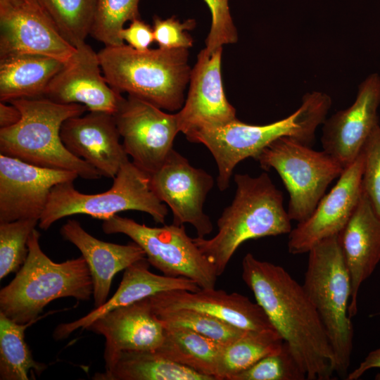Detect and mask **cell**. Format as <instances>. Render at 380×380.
Segmentation results:
<instances>
[{
	"label": "cell",
	"instance_id": "6da1fadb",
	"mask_svg": "<svg viewBox=\"0 0 380 380\" xmlns=\"http://www.w3.org/2000/svg\"><path fill=\"white\" fill-rule=\"evenodd\" d=\"M241 276L305 370L307 379H331L335 372L334 353L303 285L281 266L258 260L250 253L243 258Z\"/></svg>",
	"mask_w": 380,
	"mask_h": 380
},
{
	"label": "cell",
	"instance_id": "7a4b0ae2",
	"mask_svg": "<svg viewBox=\"0 0 380 380\" xmlns=\"http://www.w3.org/2000/svg\"><path fill=\"white\" fill-rule=\"evenodd\" d=\"M234 182L235 195L217 221V233L211 239L194 238L201 252L215 267L218 277L243 243L289 234L292 229L283 193L268 174L262 172L258 177L235 174Z\"/></svg>",
	"mask_w": 380,
	"mask_h": 380
},
{
	"label": "cell",
	"instance_id": "3957f363",
	"mask_svg": "<svg viewBox=\"0 0 380 380\" xmlns=\"http://www.w3.org/2000/svg\"><path fill=\"white\" fill-rule=\"evenodd\" d=\"M332 104L331 98L322 91L306 93L300 107L288 117L263 125H249L236 119L215 129L202 130L186 138L204 145L213 155L217 167L220 191L229 186L236 166L248 158H255L265 147L281 137H289L311 146L317 129L322 125Z\"/></svg>",
	"mask_w": 380,
	"mask_h": 380
},
{
	"label": "cell",
	"instance_id": "277c9868",
	"mask_svg": "<svg viewBox=\"0 0 380 380\" xmlns=\"http://www.w3.org/2000/svg\"><path fill=\"white\" fill-rule=\"evenodd\" d=\"M186 49L137 51L125 44L98 53L103 74L119 93L127 92L168 110H180L191 68Z\"/></svg>",
	"mask_w": 380,
	"mask_h": 380
},
{
	"label": "cell",
	"instance_id": "5b68a950",
	"mask_svg": "<svg viewBox=\"0 0 380 380\" xmlns=\"http://www.w3.org/2000/svg\"><path fill=\"white\" fill-rule=\"evenodd\" d=\"M8 103L21 113L15 125L0 129V153L37 166L74 172L84 179L101 175L84 160L72 154L61 138V128L68 118L87 109L80 103H59L45 96L18 99Z\"/></svg>",
	"mask_w": 380,
	"mask_h": 380
},
{
	"label": "cell",
	"instance_id": "8992f818",
	"mask_svg": "<svg viewBox=\"0 0 380 380\" xmlns=\"http://www.w3.org/2000/svg\"><path fill=\"white\" fill-rule=\"evenodd\" d=\"M40 234L34 229L28 240L27 258L14 279L0 291V312L13 321L36 322L52 300L72 297L89 300L93 282L85 259L52 261L41 249Z\"/></svg>",
	"mask_w": 380,
	"mask_h": 380
},
{
	"label": "cell",
	"instance_id": "52a82bcc",
	"mask_svg": "<svg viewBox=\"0 0 380 380\" xmlns=\"http://www.w3.org/2000/svg\"><path fill=\"white\" fill-rule=\"evenodd\" d=\"M303 286L326 330L335 360V372L346 379L354 330L348 307L351 283L338 234L327 238L308 251Z\"/></svg>",
	"mask_w": 380,
	"mask_h": 380
},
{
	"label": "cell",
	"instance_id": "ba28073f",
	"mask_svg": "<svg viewBox=\"0 0 380 380\" xmlns=\"http://www.w3.org/2000/svg\"><path fill=\"white\" fill-rule=\"evenodd\" d=\"M125 210L146 213L160 224L165 223L168 215L167 206L152 190L150 175L129 158L122 163L112 186L105 192L85 194L75 189L73 182L53 186L39 227L47 230L56 221L78 214L106 220Z\"/></svg>",
	"mask_w": 380,
	"mask_h": 380
},
{
	"label": "cell",
	"instance_id": "9c48e42d",
	"mask_svg": "<svg viewBox=\"0 0 380 380\" xmlns=\"http://www.w3.org/2000/svg\"><path fill=\"white\" fill-rule=\"evenodd\" d=\"M254 159L263 170L274 169L280 176L289 194V216L298 223L311 215L329 185L344 170L324 151L286 137L270 143Z\"/></svg>",
	"mask_w": 380,
	"mask_h": 380
},
{
	"label": "cell",
	"instance_id": "30bf717a",
	"mask_svg": "<svg viewBox=\"0 0 380 380\" xmlns=\"http://www.w3.org/2000/svg\"><path fill=\"white\" fill-rule=\"evenodd\" d=\"M102 229L106 234L129 236L144 250L150 265L164 275L190 279L202 289L215 288V267L187 235L184 225L151 227L115 215L103 220Z\"/></svg>",
	"mask_w": 380,
	"mask_h": 380
},
{
	"label": "cell",
	"instance_id": "8fae6325",
	"mask_svg": "<svg viewBox=\"0 0 380 380\" xmlns=\"http://www.w3.org/2000/svg\"><path fill=\"white\" fill-rule=\"evenodd\" d=\"M123 147L132 163L149 175L165 163L177 134V114L128 95L113 114Z\"/></svg>",
	"mask_w": 380,
	"mask_h": 380
},
{
	"label": "cell",
	"instance_id": "7c38bea8",
	"mask_svg": "<svg viewBox=\"0 0 380 380\" xmlns=\"http://www.w3.org/2000/svg\"><path fill=\"white\" fill-rule=\"evenodd\" d=\"M152 190L170 208L172 223L191 224L197 236L205 237L213 230L203 204L214 185L213 177L192 166L179 152L172 149L163 165L150 175Z\"/></svg>",
	"mask_w": 380,
	"mask_h": 380
},
{
	"label": "cell",
	"instance_id": "4fadbf2b",
	"mask_svg": "<svg viewBox=\"0 0 380 380\" xmlns=\"http://www.w3.org/2000/svg\"><path fill=\"white\" fill-rule=\"evenodd\" d=\"M77 177L74 172L42 167L0 153V223L39 220L52 188Z\"/></svg>",
	"mask_w": 380,
	"mask_h": 380
},
{
	"label": "cell",
	"instance_id": "5bb4252c",
	"mask_svg": "<svg viewBox=\"0 0 380 380\" xmlns=\"http://www.w3.org/2000/svg\"><path fill=\"white\" fill-rule=\"evenodd\" d=\"M222 48L211 53L205 48L202 49L191 69L186 98L176 113L179 132L186 138L237 119L236 110L227 101L222 84Z\"/></svg>",
	"mask_w": 380,
	"mask_h": 380
},
{
	"label": "cell",
	"instance_id": "9a60e30c",
	"mask_svg": "<svg viewBox=\"0 0 380 380\" xmlns=\"http://www.w3.org/2000/svg\"><path fill=\"white\" fill-rule=\"evenodd\" d=\"M362 151L344 168L331 190L319 201L311 215L289 234L291 254L308 251L321 241L340 234L355 210L362 194Z\"/></svg>",
	"mask_w": 380,
	"mask_h": 380
},
{
	"label": "cell",
	"instance_id": "2e32d148",
	"mask_svg": "<svg viewBox=\"0 0 380 380\" xmlns=\"http://www.w3.org/2000/svg\"><path fill=\"white\" fill-rule=\"evenodd\" d=\"M380 75H369L359 85L353 103L324 121L321 143L323 151L346 168L362 153L374 130L379 125Z\"/></svg>",
	"mask_w": 380,
	"mask_h": 380
},
{
	"label": "cell",
	"instance_id": "e0dca14e",
	"mask_svg": "<svg viewBox=\"0 0 380 380\" xmlns=\"http://www.w3.org/2000/svg\"><path fill=\"white\" fill-rule=\"evenodd\" d=\"M75 49L46 11L28 0H0V56L32 53L65 63Z\"/></svg>",
	"mask_w": 380,
	"mask_h": 380
},
{
	"label": "cell",
	"instance_id": "ac0fdd59",
	"mask_svg": "<svg viewBox=\"0 0 380 380\" xmlns=\"http://www.w3.org/2000/svg\"><path fill=\"white\" fill-rule=\"evenodd\" d=\"M102 73L98 53L84 43L64 63L44 96L59 103H80L90 112L113 115L124 97L108 84Z\"/></svg>",
	"mask_w": 380,
	"mask_h": 380
},
{
	"label": "cell",
	"instance_id": "d6986e66",
	"mask_svg": "<svg viewBox=\"0 0 380 380\" xmlns=\"http://www.w3.org/2000/svg\"><path fill=\"white\" fill-rule=\"evenodd\" d=\"M113 115L90 112L66 120L61 138L74 156L94 167L101 176L113 179L128 158Z\"/></svg>",
	"mask_w": 380,
	"mask_h": 380
},
{
	"label": "cell",
	"instance_id": "ffe728a7",
	"mask_svg": "<svg viewBox=\"0 0 380 380\" xmlns=\"http://www.w3.org/2000/svg\"><path fill=\"white\" fill-rule=\"evenodd\" d=\"M155 310L190 309L207 313L246 331H276L261 306L248 297L223 290H171L149 297Z\"/></svg>",
	"mask_w": 380,
	"mask_h": 380
},
{
	"label": "cell",
	"instance_id": "44dd1931",
	"mask_svg": "<svg viewBox=\"0 0 380 380\" xmlns=\"http://www.w3.org/2000/svg\"><path fill=\"white\" fill-rule=\"evenodd\" d=\"M86 329L105 337L104 358L120 351L155 350L165 337V327L155 315L149 298L113 310Z\"/></svg>",
	"mask_w": 380,
	"mask_h": 380
},
{
	"label": "cell",
	"instance_id": "7402d4cb",
	"mask_svg": "<svg viewBox=\"0 0 380 380\" xmlns=\"http://www.w3.org/2000/svg\"><path fill=\"white\" fill-rule=\"evenodd\" d=\"M338 237L350 278L348 314L352 318L357 312L360 288L380 261V217L363 189L355 210Z\"/></svg>",
	"mask_w": 380,
	"mask_h": 380
},
{
	"label": "cell",
	"instance_id": "603a6c76",
	"mask_svg": "<svg viewBox=\"0 0 380 380\" xmlns=\"http://www.w3.org/2000/svg\"><path fill=\"white\" fill-rule=\"evenodd\" d=\"M61 236L81 252L89 267L93 282L96 308L108 300L114 276L134 262L146 258L135 242L127 245L97 239L87 232L75 220H68L61 228Z\"/></svg>",
	"mask_w": 380,
	"mask_h": 380
},
{
	"label": "cell",
	"instance_id": "cb8c5ba5",
	"mask_svg": "<svg viewBox=\"0 0 380 380\" xmlns=\"http://www.w3.org/2000/svg\"><path fill=\"white\" fill-rule=\"evenodd\" d=\"M149 265L145 258L127 267L118 290L110 298L79 319L58 325L53 332L54 338H66L78 329H86L96 319L113 310L158 293L177 289L190 291L200 289L198 285L190 279L154 274L149 270Z\"/></svg>",
	"mask_w": 380,
	"mask_h": 380
},
{
	"label": "cell",
	"instance_id": "d4e9b609",
	"mask_svg": "<svg viewBox=\"0 0 380 380\" xmlns=\"http://www.w3.org/2000/svg\"><path fill=\"white\" fill-rule=\"evenodd\" d=\"M64 63L56 58L32 53L0 56V101L44 96L53 77Z\"/></svg>",
	"mask_w": 380,
	"mask_h": 380
},
{
	"label": "cell",
	"instance_id": "484cf974",
	"mask_svg": "<svg viewBox=\"0 0 380 380\" xmlns=\"http://www.w3.org/2000/svg\"><path fill=\"white\" fill-rule=\"evenodd\" d=\"M105 372L96 380H214L175 362L156 350L120 351L104 358Z\"/></svg>",
	"mask_w": 380,
	"mask_h": 380
},
{
	"label": "cell",
	"instance_id": "4316f807",
	"mask_svg": "<svg viewBox=\"0 0 380 380\" xmlns=\"http://www.w3.org/2000/svg\"><path fill=\"white\" fill-rule=\"evenodd\" d=\"M165 327V337L156 350L162 356L217 380L224 346L184 327Z\"/></svg>",
	"mask_w": 380,
	"mask_h": 380
},
{
	"label": "cell",
	"instance_id": "83f0119b",
	"mask_svg": "<svg viewBox=\"0 0 380 380\" xmlns=\"http://www.w3.org/2000/svg\"><path fill=\"white\" fill-rule=\"evenodd\" d=\"M284 340L277 331H246L224 346L218 363L217 380H232L262 357L280 350Z\"/></svg>",
	"mask_w": 380,
	"mask_h": 380
},
{
	"label": "cell",
	"instance_id": "f1b7e54d",
	"mask_svg": "<svg viewBox=\"0 0 380 380\" xmlns=\"http://www.w3.org/2000/svg\"><path fill=\"white\" fill-rule=\"evenodd\" d=\"M34 322L20 324L0 312L1 380H28L30 371L39 375L47 368L35 361L25 341V330Z\"/></svg>",
	"mask_w": 380,
	"mask_h": 380
},
{
	"label": "cell",
	"instance_id": "f546056e",
	"mask_svg": "<svg viewBox=\"0 0 380 380\" xmlns=\"http://www.w3.org/2000/svg\"><path fill=\"white\" fill-rule=\"evenodd\" d=\"M98 0H43V5L61 37L75 48L91 34Z\"/></svg>",
	"mask_w": 380,
	"mask_h": 380
},
{
	"label": "cell",
	"instance_id": "4dcf8cb0",
	"mask_svg": "<svg viewBox=\"0 0 380 380\" xmlns=\"http://www.w3.org/2000/svg\"><path fill=\"white\" fill-rule=\"evenodd\" d=\"M153 311L163 326L189 329L222 346L234 342L246 331L219 318L197 310L179 308L153 309Z\"/></svg>",
	"mask_w": 380,
	"mask_h": 380
},
{
	"label": "cell",
	"instance_id": "1f68e13d",
	"mask_svg": "<svg viewBox=\"0 0 380 380\" xmlns=\"http://www.w3.org/2000/svg\"><path fill=\"white\" fill-rule=\"evenodd\" d=\"M141 0H98L91 35L105 46H120V37L125 23L140 19Z\"/></svg>",
	"mask_w": 380,
	"mask_h": 380
},
{
	"label": "cell",
	"instance_id": "d6a6232c",
	"mask_svg": "<svg viewBox=\"0 0 380 380\" xmlns=\"http://www.w3.org/2000/svg\"><path fill=\"white\" fill-rule=\"evenodd\" d=\"M39 220L25 219L0 223V279L17 272L28 253V240Z\"/></svg>",
	"mask_w": 380,
	"mask_h": 380
},
{
	"label": "cell",
	"instance_id": "836d02e7",
	"mask_svg": "<svg viewBox=\"0 0 380 380\" xmlns=\"http://www.w3.org/2000/svg\"><path fill=\"white\" fill-rule=\"evenodd\" d=\"M306 373L284 342L281 349L236 374L232 380H304Z\"/></svg>",
	"mask_w": 380,
	"mask_h": 380
},
{
	"label": "cell",
	"instance_id": "e575fe53",
	"mask_svg": "<svg viewBox=\"0 0 380 380\" xmlns=\"http://www.w3.org/2000/svg\"><path fill=\"white\" fill-rule=\"evenodd\" d=\"M362 189L373 209L380 217V125L370 135L364 146Z\"/></svg>",
	"mask_w": 380,
	"mask_h": 380
},
{
	"label": "cell",
	"instance_id": "d590c367",
	"mask_svg": "<svg viewBox=\"0 0 380 380\" xmlns=\"http://www.w3.org/2000/svg\"><path fill=\"white\" fill-rule=\"evenodd\" d=\"M204 1L211 14V25L205 39V50L211 53L224 45L236 43L238 33L231 16L229 0Z\"/></svg>",
	"mask_w": 380,
	"mask_h": 380
},
{
	"label": "cell",
	"instance_id": "8d00e7d4",
	"mask_svg": "<svg viewBox=\"0 0 380 380\" xmlns=\"http://www.w3.org/2000/svg\"><path fill=\"white\" fill-rule=\"evenodd\" d=\"M195 26L194 19L180 23L174 16L166 19L154 16L152 27L154 41L163 49H188L193 46V39L187 31Z\"/></svg>",
	"mask_w": 380,
	"mask_h": 380
},
{
	"label": "cell",
	"instance_id": "74e56055",
	"mask_svg": "<svg viewBox=\"0 0 380 380\" xmlns=\"http://www.w3.org/2000/svg\"><path fill=\"white\" fill-rule=\"evenodd\" d=\"M120 37L128 45L137 51H146L154 42L153 27L140 19L130 23L128 27L123 28Z\"/></svg>",
	"mask_w": 380,
	"mask_h": 380
},
{
	"label": "cell",
	"instance_id": "f35d334b",
	"mask_svg": "<svg viewBox=\"0 0 380 380\" xmlns=\"http://www.w3.org/2000/svg\"><path fill=\"white\" fill-rule=\"evenodd\" d=\"M374 368L380 369V347L371 351L357 368L348 374L346 379H359L365 372Z\"/></svg>",
	"mask_w": 380,
	"mask_h": 380
},
{
	"label": "cell",
	"instance_id": "ab89813d",
	"mask_svg": "<svg viewBox=\"0 0 380 380\" xmlns=\"http://www.w3.org/2000/svg\"><path fill=\"white\" fill-rule=\"evenodd\" d=\"M6 103H0V129L12 127L21 119L20 110L15 105Z\"/></svg>",
	"mask_w": 380,
	"mask_h": 380
},
{
	"label": "cell",
	"instance_id": "60d3db41",
	"mask_svg": "<svg viewBox=\"0 0 380 380\" xmlns=\"http://www.w3.org/2000/svg\"><path fill=\"white\" fill-rule=\"evenodd\" d=\"M28 1L37 8L46 11L43 5V0H28Z\"/></svg>",
	"mask_w": 380,
	"mask_h": 380
},
{
	"label": "cell",
	"instance_id": "b9f144b4",
	"mask_svg": "<svg viewBox=\"0 0 380 380\" xmlns=\"http://www.w3.org/2000/svg\"><path fill=\"white\" fill-rule=\"evenodd\" d=\"M375 379H376V380H380V373H378V374L375 376Z\"/></svg>",
	"mask_w": 380,
	"mask_h": 380
}]
</instances>
